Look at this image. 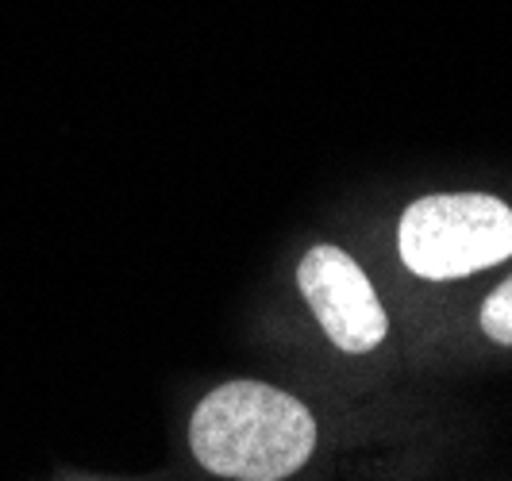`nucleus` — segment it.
Here are the masks:
<instances>
[{
    "mask_svg": "<svg viewBox=\"0 0 512 481\" xmlns=\"http://www.w3.org/2000/svg\"><path fill=\"white\" fill-rule=\"evenodd\" d=\"M193 455L216 478L278 481L316 447V420L297 397L266 381H228L193 412Z\"/></svg>",
    "mask_w": 512,
    "mask_h": 481,
    "instance_id": "nucleus-1",
    "label": "nucleus"
},
{
    "mask_svg": "<svg viewBox=\"0 0 512 481\" xmlns=\"http://www.w3.org/2000/svg\"><path fill=\"white\" fill-rule=\"evenodd\" d=\"M397 247L420 278H466L512 254V208L486 193L420 197L401 216Z\"/></svg>",
    "mask_w": 512,
    "mask_h": 481,
    "instance_id": "nucleus-2",
    "label": "nucleus"
},
{
    "mask_svg": "<svg viewBox=\"0 0 512 481\" xmlns=\"http://www.w3.org/2000/svg\"><path fill=\"white\" fill-rule=\"evenodd\" d=\"M297 281H301V293L312 304L320 328L328 331V339L339 351L366 355L385 339V328H389L385 308L351 254L328 247V243L312 247L301 258Z\"/></svg>",
    "mask_w": 512,
    "mask_h": 481,
    "instance_id": "nucleus-3",
    "label": "nucleus"
},
{
    "mask_svg": "<svg viewBox=\"0 0 512 481\" xmlns=\"http://www.w3.org/2000/svg\"><path fill=\"white\" fill-rule=\"evenodd\" d=\"M482 331L493 343L512 347V278L501 281L482 304Z\"/></svg>",
    "mask_w": 512,
    "mask_h": 481,
    "instance_id": "nucleus-4",
    "label": "nucleus"
}]
</instances>
